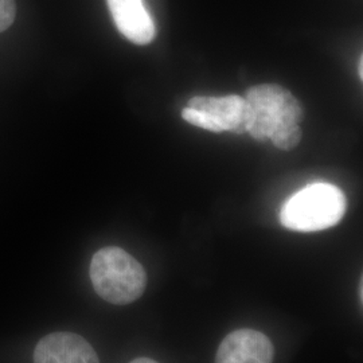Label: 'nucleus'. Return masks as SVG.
Returning <instances> with one entry per match:
<instances>
[{
  "label": "nucleus",
  "mask_w": 363,
  "mask_h": 363,
  "mask_svg": "<svg viewBox=\"0 0 363 363\" xmlns=\"http://www.w3.org/2000/svg\"><path fill=\"white\" fill-rule=\"evenodd\" d=\"M347 199L330 183H312L292 195L280 211L281 225L295 232L311 233L335 226L346 214Z\"/></svg>",
  "instance_id": "f257e3e1"
},
{
  "label": "nucleus",
  "mask_w": 363,
  "mask_h": 363,
  "mask_svg": "<svg viewBox=\"0 0 363 363\" xmlns=\"http://www.w3.org/2000/svg\"><path fill=\"white\" fill-rule=\"evenodd\" d=\"M89 273L97 295L116 306L133 303L147 286L143 265L121 247L100 249L91 259Z\"/></svg>",
  "instance_id": "f03ea898"
},
{
  "label": "nucleus",
  "mask_w": 363,
  "mask_h": 363,
  "mask_svg": "<svg viewBox=\"0 0 363 363\" xmlns=\"http://www.w3.org/2000/svg\"><path fill=\"white\" fill-rule=\"evenodd\" d=\"M245 99L253 113L247 133L259 142L271 140L279 132L298 125L304 117L298 99L276 84L252 86L247 89Z\"/></svg>",
  "instance_id": "7ed1b4c3"
},
{
  "label": "nucleus",
  "mask_w": 363,
  "mask_h": 363,
  "mask_svg": "<svg viewBox=\"0 0 363 363\" xmlns=\"http://www.w3.org/2000/svg\"><path fill=\"white\" fill-rule=\"evenodd\" d=\"M182 117L191 125L211 130H230L242 135L249 130L253 113L245 97L230 94L223 97L196 96L182 111Z\"/></svg>",
  "instance_id": "20e7f679"
},
{
  "label": "nucleus",
  "mask_w": 363,
  "mask_h": 363,
  "mask_svg": "<svg viewBox=\"0 0 363 363\" xmlns=\"http://www.w3.org/2000/svg\"><path fill=\"white\" fill-rule=\"evenodd\" d=\"M274 349L265 334L242 328L230 333L220 342L216 363H273Z\"/></svg>",
  "instance_id": "39448f33"
},
{
  "label": "nucleus",
  "mask_w": 363,
  "mask_h": 363,
  "mask_svg": "<svg viewBox=\"0 0 363 363\" xmlns=\"http://www.w3.org/2000/svg\"><path fill=\"white\" fill-rule=\"evenodd\" d=\"M34 363H100L91 343L74 333H52L39 340Z\"/></svg>",
  "instance_id": "423d86ee"
},
{
  "label": "nucleus",
  "mask_w": 363,
  "mask_h": 363,
  "mask_svg": "<svg viewBox=\"0 0 363 363\" xmlns=\"http://www.w3.org/2000/svg\"><path fill=\"white\" fill-rule=\"evenodd\" d=\"M117 30L136 45H148L155 38V23L143 0H108Z\"/></svg>",
  "instance_id": "0eeeda50"
},
{
  "label": "nucleus",
  "mask_w": 363,
  "mask_h": 363,
  "mask_svg": "<svg viewBox=\"0 0 363 363\" xmlns=\"http://www.w3.org/2000/svg\"><path fill=\"white\" fill-rule=\"evenodd\" d=\"M16 4L15 0H0V33L7 30L15 21Z\"/></svg>",
  "instance_id": "6e6552de"
},
{
  "label": "nucleus",
  "mask_w": 363,
  "mask_h": 363,
  "mask_svg": "<svg viewBox=\"0 0 363 363\" xmlns=\"http://www.w3.org/2000/svg\"><path fill=\"white\" fill-rule=\"evenodd\" d=\"M130 363H159L154 361V359H150V358H138V359H133Z\"/></svg>",
  "instance_id": "1a4fd4ad"
},
{
  "label": "nucleus",
  "mask_w": 363,
  "mask_h": 363,
  "mask_svg": "<svg viewBox=\"0 0 363 363\" xmlns=\"http://www.w3.org/2000/svg\"><path fill=\"white\" fill-rule=\"evenodd\" d=\"M362 65H363V60H362V58H359V77H361V78L363 77Z\"/></svg>",
  "instance_id": "9d476101"
}]
</instances>
